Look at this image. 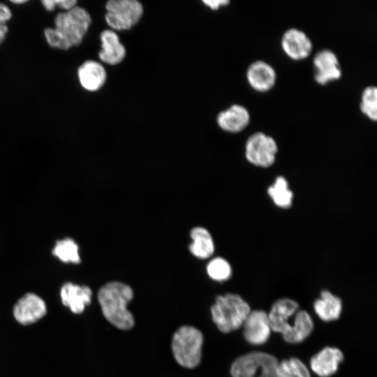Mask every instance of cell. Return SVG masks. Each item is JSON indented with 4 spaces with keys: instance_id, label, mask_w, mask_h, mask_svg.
<instances>
[{
    "instance_id": "6da1fadb",
    "label": "cell",
    "mask_w": 377,
    "mask_h": 377,
    "mask_svg": "<svg viewBox=\"0 0 377 377\" xmlns=\"http://www.w3.org/2000/svg\"><path fill=\"white\" fill-rule=\"evenodd\" d=\"M133 297V291L128 284L114 281L104 284L98 292L97 298L103 315L117 328L131 329L135 324L127 305Z\"/></svg>"
},
{
    "instance_id": "7a4b0ae2",
    "label": "cell",
    "mask_w": 377,
    "mask_h": 377,
    "mask_svg": "<svg viewBox=\"0 0 377 377\" xmlns=\"http://www.w3.org/2000/svg\"><path fill=\"white\" fill-rule=\"evenodd\" d=\"M210 310L213 322L223 333L242 327L251 311L249 304L240 295L232 293L218 295Z\"/></svg>"
},
{
    "instance_id": "3957f363",
    "label": "cell",
    "mask_w": 377,
    "mask_h": 377,
    "mask_svg": "<svg viewBox=\"0 0 377 377\" xmlns=\"http://www.w3.org/2000/svg\"><path fill=\"white\" fill-rule=\"evenodd\" d=\"M203 335L198 328L182 325L173 334L172 352L175 361L182 367L193 369L201 361Z\"/></svg>"
},
{
    "instance_id": "277c9868",
    "label": "cell",
    "mask_w": 377,
    "mask_h": 377,
    "mask_svg": "<svg viewBox=\"0 0 377 377\" xmlns=\"http://www.w3.org/2000/svg\"><path fill=\"white\" fill-rule=\"evenodd\" d=\"M278 360L272 355L253 351L238 357L232 364V377H276Z\"/></svg>"
},
{
    "instance_id": "5b68a950",
    "label": "cell",
    "mask_w": 377,
    "mask_h": 377,
    "mask_svg": "<svg viewBox=\"0 0 377 377\" xmlns=\"http://www.w3.org/2000/svg\"><path fill=\"white\" fill-rule=\"evenodd\" d=\"M54 28L66 39L71 47L81 44L91 23V15L84 8L76 6L54 17Z\"/></svg>"
},
{
    "instance_id": "8992f818",
    "label": "cell",
    "mask_w": 377,
    "mask_h": 377,
    "mask_svg": "<svg viewBox=\"0 0 377 377\" xmlns=\"http://www.w3.org/2000/svg\"><path fill=\"white\" fill-rule=\"evenodd\" d=\"M278 151V145L274 138L261 131L252 133L244 146L246 161L253 166L261 168H268L274 164Z\"/></svg>"
},
{
    "instance_id": "52a82bcc",
    "label": "cell",
    "mask_w": 377,
    "mask_h": 377,
    "mask_svg": "<svg viewBox=\"0 0 377 377\" xmlns=\"http://www.w3.org/2000/svg\"><path fill=\"white\" fill-rule=\"evenodd\" d=\"M105 21L116 30L129 29L143 13L142 5L136 0H110L105 5Z\"/></svg>"
},
{
    "instance_id": "ba28073f",
    "label": "cell",
    "mask_w": 377,
    "mask_h": 377,
    "mask_svg": "<svg viewBox=\"0 0 377 377\" xmlns=\"http://www.w3.org/2000/svg\"><path fill=\"white\" fill-rule=\"evenodd\" d=\"M313 77L315 81L325 85L339 80L341 77V69L337 54L329 49L319 50L313 57Z\"/></svg>"
},
{
    "instance_id": "9c48e42d",
    "label": "cell",
    "mask_w": 377,
    "mask_h": 377,
    "mask_svg": "<svg viewBox=\"0 0 377 377\" xmlns=\"http://www.w3.org/2000/svg\"><path fill=\"white\" fill-rule=\"evenodd\" d=\"M242 327L244 339L253 345L266 343L272 332L268 314L263 310L251 311Z\"/></svg>"
},
{
    "instance_id": "30bf717a",
    "label": "cell",
    "mask_w": 377,
    "mask_h": 377,
    "mask_svg": "<svg viewBox=\"0 0 377 377\" xmlns=\"http://www.w3.org/2000/svg\"><path fill=\"white\" fill-rule=\"evenodd\" d=\"M298 311V303L292 299L284 297L275 301L267 313L272 331L283 337L287 334L293 323H290V318Z\"/></svg>"
},
{
    "instance_id": "8fae6325",
    "label": "cell",
    "mask_w": 377,
    "mask_h": 377,
    "mask_svg": "<svg viewBox=\"0 0 377 377\" xmlns=\"http://www.w3.org/2000/svg\"><path fill=\"white\" fill-rule=\"evenodd\" d=\"M47 313L44 300L36 294L29 293L22 296L15 304L13 315L22 325H29L42 318Z\"/></svg>"
},
{
    "instance_id": "7c38bea8",
    "label": "cell",
    "mask_w": 377,
    "mask_h": 377,
    "mask_svg": "<svg viewBox=\"0 0 377 377\" xmlns=\"http://www.w3.org/2000/svg\"><path fill=\"white\" fill-rule=\"evenodd\" d=\"M281 47L288 57L300 61L309 56L313 44L305 32L297 28H290L282 36Z\"/></svg>"
},
{
    "instance_id": "4fadbf2b",
    "label": "cell",
    "mask_w": 377,
    "mask_h": 377,
    "mask_svg": "<svg viewBox=\"0 0 377 377\" xmlns=\"http://www.w3.org/2000/svg\"><path fill=\"white\" fill-rule=\"evenodd\" d=\"M343 357L338 348L325 347L311 358V369L319 377H330L338 371Z\"/></svg>"
},
{
    "instance_id": "5bb4252c",
    "label": "cell",
    "mask_w": 377,
    "mask_h": 377,
    "mask_svg": "<svg viewBox=\"0 0 377 377\" xmlns=\"http://www.w3.org/2000/svg\"><path fill=\"white\" fill-rule=\"evenodd\" d=\"M246 79L251 88L258 92H266L274 86L276 73L267 62L258 60L252 62L246 71Z\"/></svg>"
},
{
    "instance_id": "9a60e30c",
    "label": "cell",
    "mask_w": 377,
    "mask_h": 377,
    "mask_svg": "<svg viewBox=\"0 0 377 377\" xmlns=\"http://www.w3.org/2000/svg\"><path fill=\"white\" fill-rule=\"evenodd\" d=\"M91 296L92 292L89 287L71 282L64 283L60 290L63 304L74 313H82L85 307L91 303Z\"/></svg>"
},
{
    "instance_id": "2e32d148",
    "label": "cell",
    "mask_w": 377,
    "mask_h": 377,
    "mask_svg": "<svg viewBox=\"0 0 377 377\" xmlns=\"http://www.w3.org/2000/svg\"><path fill=\"white\" fill-rule=\"evenodd\" d=\"M249 110L243 105L235 104L221 112L217 116V123L221 128L229 133H239L250 123Z\"/></svg>"
},
{
    "instance_id": "e0dca14e",
    "label": "cell",
    "mask_w": 377,
    "mask_h": 377,
    "mask_svg": "<svg viewBox=\"0 0 377 377\" xmlns=\"http://www.w3.org/2000/svg\"><path fill=\"white\" fill-rule=\"evenodd\" d=\"M77 77L81 86L87 91L99 90L106 80V71L98 61L87 60L77 69Z\"/></svg>"
},
{
    "instance_id": "ac0fdd59",
    "label": "cell",
    "mask_w": 377,
    "mask_h": 377,
    "mask_svg": "<svg viewBox=\"0 0 377 377\" xmlns=\"http://www.w3.org/2000/svg\"><path fill=\"white\" fill-rule=\"evenodd\" d=\"M102 49L99 59L104 63L115 65L120 63L126 55V50L120 43L118 35L112 30H105L100 35Z\"/></svg>"
},
{
    "instance_id": "d6986e66",
    "label": "cell",
    "mask_w": 377,
    "mask_h": 377,
    "mask_svg": "<svg viewBox=\"0 0 377 377\" xmlns=\"http://www.w3.org/2000/svg\"><path fill=\"white\" fill-rule=\"evenodd\" d=\"M313 309L323 321L330 322L339 319L342 311L341 300L328 290H323L319 298L313 302Z\"/></svg>"
},
{
    "instance_id": "ffe728a7",
    "label": "cell",
    "mask_w": 377,
    "mask_h": 377,
    "mask_svg": "<svg viewBox=\"0 0 377 377\" xmlns=\"http://www.w3.org/2000/svg\"><path fill=\"white\" fill-rule=\"evenodd\" d=\"M191 243L188 245L191 253L200 259L211 257L215 250V244L211 233L205 228L197 226L190 232Z\"/></svg>"
},
{
    "instance_id": "44dd1931",
    "label": "cell",
    "mask_w": 377,
    "mask_h": 377,
    "mask_svg": "<svg viewBox=\"0 0 377 377\" xmlns=\"http://www.w3.org/2000/svg\"><path fill=\"white\" fill-rule=\"evenodd\" d=\"M267 194L274 205L282 209L290 208L293 203L294 193L283 175H278L267 188Z\"/></svg>"
},
{
    "instance_id": "7402d4cb",
    "label": "cell",
    "mask_w": 377,
    "mask_h": 377,
    "mask_svg": "<svg viewBox=\"0 0 377 377\" xmlns=\"http://www.w3.org/2000/svg\"><path fill=\"white\" fill-rule=\"evenodd\" d=\"M313 330V322L310 315L304 310H299L294 316L289 332L283 337L290 343H299L304 341Z\"/></svg>"
},
{
    "instance_id": "603a6c76",
    "label": "cell",
    "mask_w": 377,
    "mask_h": 377,
    "mask_svg": "<svg viewBox=\"0 0 377 377\" xmlns=\"http://www.w3.org/2000/svg\"><path fill=\"white\" fill-rule=\"evenodd\" d=\"M52 253L54 256L65 263L78 264L81 262L78 244L70 237L57 241Z\"/></svg>"
},
{
    "instance_id": "cb8c5ba5",
    "label": "cell",
    "mask_w": 377,
    "mask_h": 377,
    "mask_svg": "<svg viewBox=\"0 0 377 377\" xmlns=\"http://www.w3.org/2000/svg\"><path fill=\"white\" fill-rule=\"evenodd\" d=\"M276 377H311V374L302 360L290 357L278 362Z\"/></svg>"
},
{
    "instance_id": "d4e9b609",
    "label": "cell",
    "mask_w": 377,
    "mask_h": 377,
    "mask_svg": "<svg viewBox=\"0 0 377 377\" xmlns=\"http://www.w3.org/2000/svg\"><path fill=\"white\" fill-rule=\"evenodd\" d=\"M208 276L213 280L223 282L230 279L232 269L230 263L222 257H215L209 260L206 267Z\"/></svg>"
},
{
    "instance_id": "484cf974",
    "label": "cell",
    "mask_w": 377,
    "mask_h": 377,
    "mask_svg": "<svg viewBox=\"0 0 377 377\" xmlns=\"http://www.w3.org/2000/svg\"><path fill=\"white\" fill-rule=\"evenodd\" d=\"M361 112L370 120L377 119V88L370 85L365 87L361 94Z\"/></svg>"
},
{
    "instance_id": "4316f807",
    "label": "cell",
    "mask_w": 377,
    "mask_h": 377,
    "mask_svg": "<svg viewBox=\"0 0 377 377\" xmlns=\"http://www.w3.org/2000/svg\"><path fill=\"white\" fill-rule=\"evenodd\" d=\"M44 36L49 46L52 48L68 50L72 47L66 39L54 27L45 28Z\"/></svg>"
},
{
    "instance_id": "83f0119b",
    "label": "cell",
    "mask_w": 377,
    "mask_h": 377,
    "mask_svg": "<svg viewBox=\"0 0 377 377\" xmlns=\"http://www.w3.org/2000/svg\"><path fill=\"white\" fill-rule=\"evenodd\" d=\"M12 12L10 8L0 2V22L6 24L12 18Z\"/></svg>"
},
{
    "instance_id": "f1b7e54d",
    "label": "cell",
    "mask_w": 377,
    "mask_h": 377,
    "mask_svg": "<svg viewBox=\"0 0 377 377\" xmlns=\"http://www.w3.org/2000/svg\"><path fill=\"white\" fill-rule=\"evenodd\" d=\"M56 5L57 7L66 12L76 6L77 1L75 0H56Z\"/></svg>"
},
{
    "instance_id": "f546056e",
    "label": "cell",
    "mask_w": 377,
    "mask_h": 377,
    "mask_svg": "<svg viewBox=\"0 0 377 377\" xmlns=\"http://www.w3.org/2000/svg\"><path fill=\"white\" fill-rule=\"evenodd\" d=\"M203 3L212 10H217L221 6H227L230 1L228 0H205Z\"/></svg>"
},
{
    "instance_id": "4dcf8cb0",
    "label": "cell",
    "mask_w": 377,
    "mask_h": 377,
    "mask_svg": "<svg viewBox=\"0 0 377 377\" xmlns=\"http://www.w3.org/2000/svg\"><path fill=\"white\" fill-rule=\"evenodd\" d=\"M43 8L48 12H52L57 8L56 0H44L41 1Z\"/></svg>"
},
{
    "instance_id": "1f68e13d",
    "label": "cell",
    "mask_w": 377,
    "mask_h": 377,
    "mask_svg": "<svg viewBox=\"0 0 377 377\" xmlns=\"http://www.w3.org/2000/svg\"><path fill=\"white\" fill-rule=\"evenodd\" d=\"M8 31L7 24L0 22V45L5 40Z\"/></svg>"
},
{
    "instance_id": "d6a6232c",
    "label": "cell",
    "mask_w": 377,
    "mask_h": 377,
    "mask_svg": "<svg viewBox=\"0 0 377 377\" xmlns=\"http://www.w3.org/2000/svg\"><path fill=\"white\" fill-rule=\"evenodd\" d=\"M27 2V1H26V0H13V1H10V3H12L13 4H15V5H22V4L26 3Z\"/></svg>"
}]
</instances>
